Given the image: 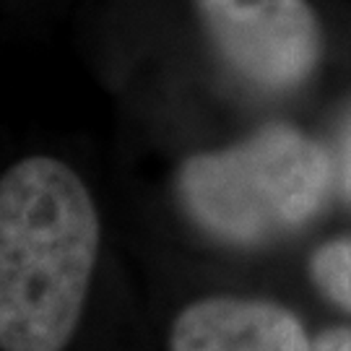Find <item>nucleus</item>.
I'll return each mask as SVG.
<instances>
[{
  "mask_svg": "<svg viewBox=\"0 0 351 351\" xmlns=\"http://www.w3.org/2000/svg\"><path fill=\"white\" fill-rule=\"evenodd\" d=\"M336 164L289 125H268L229 149L195 154L177 175L195 224L232 245H261L307 224L323 208Z\"/></svg>",
  "mask_w": 351,
  "mask_h": 351,
  "instance_id": "2",
  "label": "nucleus"
},
{
  "mask_svg": "<svg viewBox=\"0 0 351 351\" xmlns=\"http://www.w3.org/2000/svg\"><path fill=\"white\" fill-rule=\"evenodd\" d=\"M172 351H315V343L300 320L278 304L211 297L180 313Z\"/></svg>",
  "mask_w": 351,
  "mask_h": 351,
  "instance_id": "4",
  "label": "nucleus"
},
{
  "mask_svg": "<svg viewBox=\"0 0 351 351\" xmlns=\"http://www.w3.org/2000/svg\"><path fill=\"white\" fill-rule=\"evenodd\" d=\"M315 284L328 300L351 313V239H333L313 255Z\"/></svg>",
  "mask_w": 351,
  "mask_h": 351,
  "instance_id": "5",
  "label": "nucleus"
},
{
  "mask_svg": "<svg viewBox=\"0 0 351 351\" xmlns=\"http://www.w3.org/2000/svg\"><path fill=\"white\" fill-rule=\"evenodd\" d=\"M211 47L263 91L304 84L320 63L323 32L307 0H193Z\"/></svg>",
  "mask_w": 351,
  "mask_h": 351,
  "instance_id": "3",
  "label": "nucleus"
},
{
  "mask_svg": "<svg viewBox=\"0 0 351 351\" xmlns=\"http://www.w3.org/2000/svg\"><path fill=\"white\" fill-rule=\"evenodd\" d=\"M99 252L84 180L52 156L0 177V349L63 351L81 320Z\"/></svg>",
  "mask_w": 351,
  "mask_h": 351,
  "instance_id": "1",
  "label": "nucleus"
},
{
  "mask_svg": "<svg viewBox=\"0 0 351 351\" xmlns=\"http://www.w3.org/2000/svg\"><path fill=\"white\" fill-rule=\"evenodd\" d=\"M336 180H339L343 195L351 201V114L346 120V125L341 130L339 141V156H336Z\"/></svg>",
  "mask_w": 351,
  "mask_h": 351,
  "instance_id": "6",
  "label": "nucleus"
},
{
  "mask_svg": "<svg viewBox=\"0 0 351 351\" xmlns=\"http://www.w3.org/2000/svg\"><path fill=\"white\" fill-rule=\"evenodd\" d=\"M315 351H351V330H328L315 341Z\"/></svg>",
  "mask_w": 351,
  "mask_h": 351,
  "instance_id": "7",
  "label": "nucleus"
}]
</instances>
